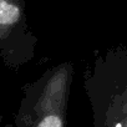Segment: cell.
I'll return each instance as SVG.
<instances>
[{"label": "cell", "mask_w": 127, "mask_h": 127, "mask_svg": "<svg viewBox=\"0 0 127 127\" xmlns=\"http://www.w3.org/2000/svg\"><path fill=\"white\" fill-rule=\"evenodd\" d=\"M1 122H3V117L0 116V127H3V125H1Z\"/></svg>", "instance_id": "5"}, {"label": "cell", "mask_w": 127, "mask_h": 127, "mask_svg": "<svg viewBox=\"0 0 127 127\" xmlns=\"http://www.w3.org/2000/svg\"><path fill=\"white\" fill-rule=\"evenodd\" d=\"M37 42L28 25L25 1L0 0V59L18 70L34 59Z\"/></svg>", "instance_id": "3"}, {"label": "cell", "mask_w": 127, "mask_h": 127, "mask_svg": "<svg viewBox=\"0 0 127 127\" xmlns=\"http://www.w3.org/2000/svg\"><path fill=\"white\" fill-rule=\"evenodd\" d=\"M3 127H15L14 125H11V123H8V125H4Z\"/></svg>", "instance_id": "4"}, {"label": "cell", "mask_w": 127, "mask_h": 127, "mask_svg": "<svg viewBox=\"0 0 127 127\" xmlns=\"http://www.w3.org/2000/svg\"><path fill=\"white\" fill-rule=\"evenodd\" d=\"M84 86L94 127H127V44L97 55Z\"/></svg>", "instance_id": "1"}, {"label": "cell", "mask_w": 127, "mask_h": 127, "mask_svg": "<svg viewBox=\"0 0 127 127\" xmlns=\"http://www.w3.org/2000/svg\"><path fill=\"white\" fill-rule=\"evenodd\" d=\"M72 79V64L61 62L25 86L14 126L66 127Z\"/></svg>", "instance_id": "2"}]
</instances>
